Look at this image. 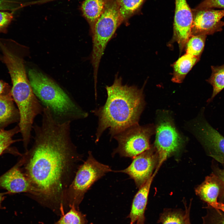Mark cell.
I'll use <instances>...</instances> for the list:
<instances>
[{"label":"cell","instance_id":"1","mask_svg":"<svg viewBox=\"0 0 224 224\" xmlns=\"http://www.w3.org/2000/svg\"><path fill=\"white\" fill-rule=\"evenodd\" d=\"M41 114V124L33 126L34 144L24 156L25 174L33 188L32 196L61 211L67 205V190L82 157L71 139V122L57 121L46 107Z\"/></svg>","mask_w":224,"mask_h":224},{"label":"cell","instance_id":"2","mask_svg":"<svg viewBox=\"0 0 224 224\" xmlns=\"http://www.w3.org/2000/svg\"><path fill=\"white\" fill-rule=\"evenodd\" d=\"M107 97L105 104L93 111L98 117L96 142L109 128L112 138L131 127L138 125L145 102L143 89L123 84L116 75L113 84L106 87Z\"/></svg>","mask_w":224,"mask_h":224},{"label":"cell","instance_id":"3","mask_svg":"<svg viewBox=\"0 0 224 224\" xmlns=\"http://www.w3.org/2000/svg\"><path fill=\"white\" fill-rule=\"evenodd\" d=\"M3 59L12 82L11 94L18 108L19 127L24 146L27 149L35 118L41 114L44 107L35 96L27 78L22 60L6 48Z\"/></svg>","mask_w":224,"mask_h":224},{"label":"cell","instance_id":"4","mask_svg":"<svg viewBox=\"0 0 224 224\" xmlns=\"http://www.w3.org/2000/svg\"><path fill=\"white\" fill-rule=\"evenodd\" d=\"M28 79L34 93L54 118L64 122L84 119L88 114L58 84L35 70H29Z\"/></svg>","mask_w":224,"mask_h":224},{"label":"cell","instance_id":"5","mask_svg":"<svg viewBox=\"0 0 224 224\" xmlns=\"http://www.w3.org/2000/svg\"><path fill=\"white\" fill-rule=\"evenodd\" d=\"M122 22L115 1L107 0L103 11L91 33L92 40L91 61L95 86L99 64L106 46Z\"/></svg>","mask_w":224,"mask_h":224},{"label":"cell","instance_id":"6","mask_svg":"<svg viewBox=\"0 0 224 224\" xmlns=\"http://www.w3.org/2000/svg\"><path fill=\"white\" fill-rule=\"evenodd\" d=\"M112 171L110 166L98 161L91 152H89L87 159L78 168L67 190L68 206L70 208L73 205L78 210L85 193L91 186L107 173Z\"/></svg>","mask_w":224,"mask_h":224},{"label":"cell","instance_id":"7","mask_svg":"<svg viewBox=\"0 0 224 224\" xmlns=\"http://www.w3.org/2000/svg\"><path fill=\"white\" fill-rule=\"evenodd\" d=\"M153 132L151 126L138 124L120 133L113 137L118 145L113 155L133 158L151 147L149 140Z\"/></svg>","mask_w":224,"mask_h":224},{"label":"cell","instance_id":"8","mask_svg":"<svg viewBox=\"0 0 224 224\" xmlns=\"http://www.w3.org/2000/svg\"><path fill=\"white\" fill-rule=\"evenodd\" d=\"M156 133L155 148L158 155V162L154 173L155 175L163 163L179 148L183 142L182 138L168 116L159 118Z\"/></svg>","mask_w":224,"mask_h":224},{"label":"cell","instance_id":"9","mask_svg":"<svg viewBox=\"0 0 224 224\" xmlns=\"http://www.w3.org/2000/svg\"><path fill=\"white\" fill-rule=\"evenodd\" d=\"M204 109L196 120L194 132L208 155L222 164H224V136L206 120Z\"/></svg>","mask_w":224,"mask_h":224},{"label":"cell","instance_id":"10","mask_svg":"<svg viewBox=\"0 0 224 224\" xmlns=\"http://www.w3.org/2000/svg\"><path fill=\"white\" fill-rule=\"evenodd\" d=\"M133 159L128 166L118 171L128 175L139 188L152 176L153 171L157 165L158 155L155 148L151 147Z\"/></svg>","mask_w":224,"mask_h":224},{"label":"cell","instance_id":"11","mask_svg":"<svg viewBox=\"0 0 224 224\" xmlns=\"http://www.w3.org/2000/svg\"><path fill=\"white\" fill-rule=\"evenodd\" d=\"M193 14L186 0H175L172 40L178 44L181 53L191 36Z\"/></svg>","mask_w":224,"mask_h":224},{"label":"cell","instance_id":"12","mask_svg":"<svg viewBox=\"0 0 224 224\" xmlns=\"http://www.w3.org/2000/svg\"><path fill=\"white\" fill-rule=\"evenodd\" d=\"M192 11L191 35H210L222 30L224 22L221 20L224 16V10L195 9Z\"/></svg>","mask_w":224,"mask_h":224},{"label":"cell","instance_id":"13","mask_svg":"<svg viewBox=\"0 0 224 224\" xmlns=\"http://www.w3.org/2000/svg\"><path fill=\"white\" fill-rule=\"evenodd\" d=\"M24 162L23 156L14 166L0 176V187L10 194L24 192L33 194V188L20 169Z\"/></svg>","mask_w":224,"mask_h":224},{"label":"cell","instance_id":"14","mask_svg":"<svg viewBox=\"0 0 224 224\" xmlns=\"http://www.w3.org/2000/svg\"><path fill=\"white\" fill-rule=\"evenodd\" d=\"M155 175L152 177L141 187L135 195L133 199L130 212L128 216L131 223L145 224V212L147 204L150 186Z\"/></svg>","mask_w":224,"mask_h":224},{"label":"cell","instance_id":"15","mask_svg":"<svg viewBox=\"0 0 224 224\" xmlns=\"http://www.w3.org/2000/svg\"><path fill=\"white\" fill-rule=\"evenodd\" d=\"M222 188L220 180L213 173L206 177L204 181L196 189L195 192L201 199L215 209Z\"/></svg>","mask_w":224,"mask_h":224},{"label":"cell","instance_id":"16","mask_svg":"<svg viewBox=\"0 0 224 224\" xmlns=\"http://www.w3.org/2000/svg\"><path fill=\"white\" fill-rule=\"evenodd\" d=\"M106 1L85 0L82 4V13L90 26L91 33L103 11Z\"/></svg>","mask_w":224,"mask_h":224},{"label":"cell","instance_id":"17","mask_svg":"<svg viewBox=\"0 0 224 224\" xmlns=\"http://www.w3.org/2000/svg\"><path fill=\"white\" fill-rule=\"evenodd\" d=\"M199 58L185 54L180 57L173 64V82L181 83L185 76Z\"/></svg>","mask_w":224,"mask_h":224},{"label":"cell","instance_id":"18","mask_svg":"<svg viewBox=\"0 0 224 224\" xmlns=\"http://www.w3.org/2000/svg\"><path fill=\"white\" fill-rule=\"evenodd\" d=\"M11 97L8 95H0V130L12 120L19 121V111L15 109Z\"/></svg>","mask_w":224,"mask_h":224},{"label":"cell","instance_id":"19","mask_svg":"<svg viewBox=\"0 0 224 224\" xmlns=\"http://www.w3.org/2000/svg\"><path fill=\"white\" fill-rule=\"evenodd\" d=\"M212 73L207 81L212 86V95L208 100L211 102L215 97L224 89V64L221 66H212Z\"/></svg>","mask_w":224,"mask_h":224},{"label":"cell","instance_id":"20","mask_svg":"<svg viewBox=\"0 0 224 224\" xmlns=\"http://www.w3.org/2000/svg\"><path fill=\"white\" fill-rule=\"evenodd\" d=\"M186 210L166 208L160 215L157 222L161 224H186Z\"/></svg>","mask_w":224,"mask_h":224},{"label":"cell","instance_id":"21","mask_svg":"<svg viewBox=\"0 0 224 224\" xmlns=\"http://www.w3.org/2000/svg\"><path fill=\"white\" fill-rule=\"evenodd\" d=\"M122 22L126 21L139 10L146 0H115Z\"/></svg>","mask_w":224,"mask_h":224},{"label":"cell","instance_id":"22","mask_svg":"<svg viewBox=\"0 0 224 224\" xmlns=\"http://www.w3.org/2000/svg\"><path fill=\"white\" fill-rule=\"evenodd\" d=\"M207 35H192L185 46L186 54L199 58L203 50Z\"/></svg>","mask_w":224,"mask_h":224},{"label":"cell","instance_id":"23","mask_svg":"<svg viewBox=\"0 0 224 224\" xmlns=\"http://www.w3.org/2000/svg\"><path fill=\"white\" fill-rule=\"evenodd\" d=\"M85 215L72 205L66 214L62 215L60 219L54 224H86Z\"/></svg>","mask_w":224,"mask_h":224},{"label":"cell","instance_id":"24","mask_svg":"<svg viewBox=\"0 0 224 224\" xmlns=\"http://www.w3.org/2000/svg\"><path fill=\"white\" fill-rule=\"evenodd\" d=\"M19 132H20L19 127L8 130H0V155L11 144L17 141L13 140V137Z\"/></svg>","mask_w":224,"mask_h":224},{"label":"cell","instance_id":"25","mask_svg":"<svg viewBox=\"0 0 224 224\" xmlns=\"http://www.w3.org/2000/svg\"><path fill=\"white\" fill-rule=\"evenodd\" d=\"M202 218L203 224H224V212L212 208Z\"/></svg>","mask_w":224,"mask_h":224},{"label":"cell","instance_id":"26","mask_svg":"<svg viewBox=\"0 0 224 224\" xmlns=\"http://www.w3.org/2000/svg\"><path fill=\"white\" fill-rule=\"evenodd\" d=\"M213 8H224V0H204L195 9H211Z\"/></svg>","mask_w":224,"mask_h":224},{"label":"cell","instance_id":"27","mask_svg":"<svg viewBox=\"0 0 224 224\" xmlns=\"http://www.w3.org/2000/svg\"><path fill=\"white\" fill-rule=\"evenodd\" d=\"M25 6L17 1V0H0V11L16 10L20 7Z\"/></svg>","mask_w":224,"mask_h":224},{"label":"cell","instance_id":"28","mask_svg":"<svg viewBox=\"0 0 224 224\" xmlns=\"http://www.w3.org/2000/svg\"><path fill=\"white\" fill-rule=\"evenodd\" d=\"M13 17L12 12L0 11V32L5 31Z\"/></svg>","mask_w":224,"mask_h":224},{"label":"cell","instance_id":"29","mask_svg":"<svg viewBox=\"0 0 224 224\" xmlns=\"http://www.w3.org/2000/svg\"><path fill=\"white\" fill-rule=\"evenodd\" d=\"M213 173L218 177L221 183L222 190L219 196L221 200L224 201V169H221L215 167Z\"/></svg>","mask_w":224,"mask_h":224},{"label":"cell","instance_id":"30","mask_svg":"<svg viewBox=\"0 0 224 224\" xmlns=\"http://www.w3.org/2000/svg\"><path fill=\"white\" fill-rule=\"evenodd\" d=\"M10 194V193L8 191L6 192L0 193V209H3V207L2 205V203L4 199L5 195Z\"/></svg>","mask_w":224,"mask_h":224},{"label":"cell","instance_id":"31","mask_svg":"<svg viewBox=\"0 0 224 224\" xmlns=\"http://www.w3.org/2000/svg\"><path fill=\"white\" fill-rule=\"evenodd\" d=\"M215 209L219 210L224 212V203L218 202Z\"/></svg>","mask_w":224,"mask_h":224},{"label":"cell","instance_id":"32","mask_svg":"<svg viewBox=\"0 0 224 224\" xmlns=\"http://www.w3.org/2000/svg\"><path fill=\"white\" fill-rule=\"evenodd\" d=\"M5 87L4 83L0 81V95L2 94Z\"/></svg>","mask_w":224,"mask_h":224},{"label":"cell","instance_id":"33","mask_svg":"<svg viewBox=\"0 0 224 224\" xmlns=\"http://www.w3.org/2000/svg\"><path fill=\"white\" fill-rule=\"evenodd\" d=\"M187 224H190V221H188L187 222Z\"/></svg>","mask_w":224,"mask_h":224},{"label":"cell","instance_id":"34","mask_svg":"<svg viewBox=\"0 0 224 224\" xmlns=\"http://www.w3.org/2000/svg\"><path fill=\"white\" fill-rule=\"evenodd\" d=\"M90 224H93L92 223H91Z\"/></svg>","mask_w":224,"mask_h":224},{"label":"cell","instance_id":"35","mask_svg":"<svg viewBox=\"0 0 224 224\" xmlns=\"http://www.w3.org/2000/svg\"><path fill=\"white\" fill-rule=\"evenodd\" d=\"M130 224H131V223H130Z\"/></svg>","mask_w":224,"mask_h":224}]
</instances>
